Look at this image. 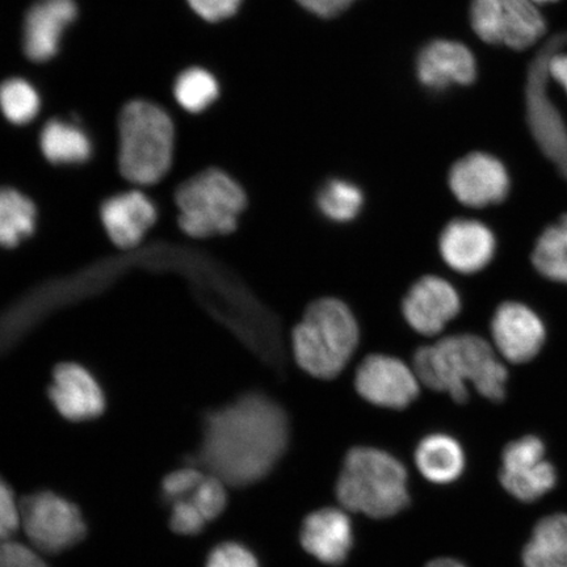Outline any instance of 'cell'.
Here are the masks:
<instances>
[{"instance_id": "obj_1", "label": "cell", "mask_w": 567, "mask_h": 567, "mask_svg": "<svg viewBox=\"0 0 567 567\" xmlns=\"http://www.w3.org/2000/svg\"><path fill=\"white\" fill-rule=\"evenodd\" d=\"M288 439L286 411L264 394H247L205 416L197 463L225 485H252L272 471Z\"/></svg>"}, {"instance_id": "obj_2", "label": "cell", "mask_w": 567, "mask_h": 567, "mask_svg": "<svg viewBox=\"0 0 567 567\" xmlns=\"http://www.w3.org/2000/svg\"><path fill=\"white\" fill-rule=\"evenodd\" d=\"M413 368L422 385L458 405L471 400V389L487 402L502 403L512 378V367L496 353L491 339L473 331H458L421 347Z\"/></svg>"}, {"instance_id": "obj_3", "label": "cell", "mask_w": 567, "mask_h": 567, "mask_svg": "<svg viewBox=\"0 0 567 567\" xmlns=\"http://www.w3.org/2000/svg\"><path fill=\"white\" fill-rule=\"evenodd\" d=\"M290 340L296 363L305 373L332 380L344 371L357 352L358 319L342 300L322 297L305 310Z\"/></svg>"}, {"instance_id": "obj_4", "label": "cell", "mask_w": 567, "mask_h": 567, "mask_svg": "<svg viewBox=\"0 0 567 567\" xmlns=\"http://www.w3.org/2000/svg\"><path fill=\"white\" fill-rule=\"evenodd\" d=\"M337 496L350 512L386 519L409 506L408 471L401 461L370 446L347 453Z\"/></svg>"}, {"instance_id": "obj_5", "label": "cell", "mask_w": 567, "mask_h": 567, "mask_svg": "<svg viewBox=\"0 0 567 567\" xmlns=\"http://www.w3.org/2000/svg\"><path fill=\"white\" fill-rule=\"evenodd\" d=\"M118 130L122 174L141 186L158 183L172 167L175 140L172 117L157 104L134 101L120 113Z\"/></svg>"}, {"instance_id": "obj_6", "label": "cell", "mask_w": 567, "mask_h": 567, "mask_svg": "<svg viewBox=\"0 0 567 567\" xmlns=\"http://www.w3.org/2000/svg\"><path fill=\"white\" fill-rule=\"evenodd\" d=\"M247 202L239 183L221 169L209 168L177 189L181 228L195 238L226 236L237 229Z\"/></svg>"}, {"instance_id": "obj_7", "label": "cell", "mask_w": 567, "mask_h": 567, "mask_svg": "<svg viewBox=\"0 0 567 567\" xmlns=\"http://www.w3.org/2000/svg\"><path fill=\"white\" fill-rule=\"evenodd\" d=\"M471 24L482 41L514 51L534 47L547 21L532 0H472Z\"/></svg>"}, {"instance_id": "obj_8", "label": "cell", "mask_w": 567, "mask_h": 567, "mask_svg": "<svg viewBox=\"0 0 567 567\" xmlns=\"http://www.w3.org/2000/svg\"><path fill=\"white\" fill-rule=\"evenodd\" d=\"M20 522L34 548L45 553L73 548L86 536L80 508L52 492L24 496L20 502Z\"/></svg>"}, {"instance_id": "obj_9", "label": "cell", "mask_w": 567, "mask_h": 567, "mask_svg": "<svg viewBox=\"0 0 567 567\" xmlns=\"http://www.w3.org/2000/svg\"><path fill=\"white\" fill-rule=\"evenodd\" d=\"M446 182L461 208L478 213L498 208L513 189L506 163L486 152H473L453 163Z\"/></svg>"}, {"instance_id": "obj_10", "label": "cell", "mask_w": 567, "mask_h": 567, "mask_svg": "<svg viewBox=\"0 0 567 567\" xmlns=\"http://www.w3.org/2000/svg\"><path fill=\"white\" fill-rule=\"evenodd\" d=\"M487 338L508 367H522L540 357L547 344L548 329L543 317L528 303L508 300L494 310Z\"/></svg>"}, {"instance_id": "obj_11", "label": "cell", "mask_w": 567, "mask_h": 567, "mask_svg": "<svg viewBox=\"0 0 567 567\" xmlns=\"http://www.w3.org/2000/svg\"><path fill=\"white\" fill-rule=\"evenodd\" d=\"M437 247L451 271L472 278L493 265L498 254V237L485 219L460 216L444 225Z\"/></svg>"}, {"instance_id": "obj_12", "label": "cell", "mask_w": 567, "mask_h": 567, "mask_svg": "<svg viewBox=\"0 0 567 567\" xmlns=\"http://www.w3.org/2000/svg\"><path fill=\"white\" fill-rule=\"evenodd\" d=\"M421 385L413 367L385 353L367 357L354 374L361 399L384 409L409 408L420 396Z\"/></svg>"}, {"instance_id": "obj_13", "label": "cell", "mask_w": 567, "mask_h": 567, "mask_svg": "<svg viewBox=\"0 0 567 567\" xmlns=\"http://www.w3.org/2000/svg\"><path fill=\"white\" fill-rule=\"evenodd\" d=\"M464 300L450 280L437 275L417 279L402 300V316L416 334L435 338L463 315Z\"/></svg>"}, {"instance_id": "obj_14", "label": "cell", "mask_w": 567, "mask_h": 567, "mask_svg": "<svg viewBox=\"0 0 567 567\" xmlns=\"http://www.w3.org/2000/svg\"><path fill=\"white\" fill-rule=\"evenodd\" d=\"M499 480L514 498L535 502L556 486L557 473L540 437L527 435L507 444L502 455Z\"/></svg>"}, {"instance_id": "obj_15", "label": "cell", "mask_w": 567, "mask_h": 567, "mask_svg": "<svg viewBox=\"0 0 567 567\" xmlns=\"http://www.w3.org/2000/svg\"><path fill=\"white\" fill-rule=\"evenodd\" d=\"M416 74L423 86L442 91L470 86L477 78V62L471 49L457 41L436 40L417 56Z\"/></svg>"}, {"instance_id": "obj_16", "label": "cell", "mask_w": 567, "mask_h": 567, "mask_svg": "<svg viewBox=\"0 0 567 567\" xmlns=\"http://www.w3.org/2000/svg\"><path fill=\"white\" fill-rule=\"evenodd\" d=\"M74 0H39L28 11L23 45L28 59L45 62L59 53L66 28L76 18Z\"/></svg>"}, {"instance_id": "obj_17", "label": "cell", "mask_w": 567, "mask_h": 567, "mask_svg": "<svg viewBox=\"0 0 567 567\" xmlns=\"http://www.w3.org/2000/svg\"><path fill=\"white\" fill-rule=\"evenodd\" d=\"M49 393L55 409L69 421L94 420L104 411L101 386L87 370L76 364L56 368Z\"/></svg>"}, {"instance_id": "obj_18", "label": "cell", "mask_w": 567, "mask_h": 567, "mask_svg": "<svg viewBox=\"0 0 567 567\" xmlns=\"http://www.w3.org/2000/svg\"><path fill=\"white\" fill-rule=\"evenodd\" d=\"M300 538L302 548L311 556L337 566L346 561L352 548V523L340 509H318L305 519Z\"/></svg>"}, {"instance_id": "obj_19", "label": "cell", "mask_w": 567, "mask_h": 567, "mask_svg": "<svg viewBox=\"0 0 567 567\" xmlns=\"http://www.w3.org/2000/svg\"><path fill=\"white\" fill-rule=\"evenodd\" d=\"M157 219V209L145 194L131 190L113 196L102 208V221L109 236L120 247L141 243Z\"/></svg>"}, {"instance_id": "obj_20", "label": "cell", "mask_w": 567, "mask_h": 567, "mask_svg": "<svg viewBox=\"0 0 567 567\" xmlns=\"http://www.w3.org/2000/svg\"><path fill=\"white\" fill-rule=\"evenodd\" d=\"M415 463L423 476L434 484H451L464 472V450L450 435L432 434L417 444Z\"/></svg>"}, {"instance_id": "obj_21", "label": "cell", "mask_w": 567, "mask_h": 567, "mask_svg": "<svg viewBox=\"0 0 567 567\" xmlns=\"http://www.w3.org/2000/svg\"><path fill=\"white\" fill-rule=\"evenodd\" d=\"M524 567H567V514H553L536 524L523 550Z\"/></svg>"}, {"instance_id": "obj_22", "label": "cell", "mask_w": 567, "mask_h": 567, "mask_svg": "<svg viewBox=\"0 0 567 567\" xmlns=\"http://www.w3.org/2000/svg\"><path fill=\"white\" fill-rule=\"evenodd\" d=\"M530 264L543 279L567 287V212L538 236Z\"/></svg>"}, {"instance_id": "obj_23", "label": "cell", "mask_w": 567, "mask_h": 567, "mask_svg": "<svg viewBox=\"0 0 567 567\" xmlns=\"http://www.w3.org/2000/svg\"><path fill=\"white\" fill-rule=\"evenodd\" d=\"M41 151L55 165H78L90 159L91 140L80 126L52 120L41 132Z\"/></svg>"}, {"instance_id": "obj_24", "label": "cell", "mask_w": 567, "mask_h": 567, "mask_svg": "<svg viewBox=\"0 0 567 567\" xmlns=\"http://www.w3.org/2000/svg\"><path fill=\"white\" fill-rule=\"evenodd\" d=\"M365 197L357 184L334 177L318 190L316 204L329 221L347 224L357 219L363 210Z\"/></svg>"}, {"instance_id": "obj_25", "label": "cell", "mask_w": 567, "mask_h": 567, "mask_svg": "<svg viewBox=\"0 0 567 567\" xmlns=\"http://www.w3.org/2000/svg\"><path fill=\"white\" fill-rule=\"evenodd\" d=\"M35 208L30 198L16 189H0V246L13 247L31 236Z\"/></svg>"}, {"instance_id": "obj_26", "label": "cell", "mask_w": 567, "mask_h": 567, "mask_svg": "<svg viewBox=\"0 0 567 567\" xmlns=\"http://www.w3.org/2000/svg\"><path fill=\"white\" fill-rule=\"evenodd\" d=\"M174 94L184 110L198 113L207 110L216 101L219 87L216 78L209 71L193 68L177 76Z\"/></svg>"}, {"instance_id": "obj_27", "label": "cell", "mask_w": 567, "mask_h": 567, "mask_svg": "<svg viewBox=\"0 0 567 567\" xmlns=\"http://www.w3.org/2000/svg\"><path fill=\"white\" fill-rule=\"evenodd\" d=\"M40 106V96L31 83L12 78L0 84V110L12 124L31 123L39 115Z\"/></svg>"}, {"instance_id": "obj_28", "label": "cell", "mask_w": 567, "mask_h": 567, "mask_svg": "<svg viewBox=\"0 0 567 567\" xmlns=\"http://www.w3.org/2000/svg\"><path fill=\"white\" fill-rule=\"evenodd\" d=\"M193 501L207 522L215 520L224 513L228 505V495H226L225 484L221 480L205 474L195 492L188 496Z\"/></svg>"}, {"instance_id": "obj_29", "label": "cell", "mask_w": 567, "mask_h": 567, "mask_svg": "<svg viewBox=\"0 0 567 567\" xmlns=\"http://www.w3.org/2000/svg\"><path fill=\"white\" fill-rule=\"evenodd\" d=\"M204 476L205 474L194 466L183 467V470L169 473L162 482L163 499L168 505H173L176 501L188 498Z\"/></svg>"}, {"instance_id": "obj_30", "label": "cell", "mask_w": 567, "mask_h": 567, "mask_svg": "<svg viewBox=\"0 0 567 567\" xmlns=\"http://www.w3.org/2000/svg\"><path fill=\"white\" fill-rule=\"evenodd\" d=\"M172 519L169 527L176 534L184 536H195L204 529L207 519L200 513L193 501L189 498L179 499L173 503Z\"/></svg>"}, {"instance_id": "obj_31", "label": "cell", "mask_w": 567, "mask_h": 567, "mask_svg": "<svg viewBox=\"0 0 567 567\" xmlns=\"http://www.w3.org/2000/svg\"><path fill=\"white\" fill-rule=\"evenodd\" d=\"M207 567H260L257 557L245 545L224 543L210 551Z\"/></svg>"}, {"instance_id": "obj_32", "label": "cell", "mask_w": 567, "mask_h": 567, "mask_svg": "<svg viewBox=\"0 0 567 567\" xmlns=\"http://www.w3.org/2000/svg\"><path fill=\"white\" fill-rule=\"evenodd\" d=\"M20 526V503L9 484L0 478V543L11 540Z\"/></svg>"}, {"instance_id": "obj_33", "label": "cell", "mask_w": 567, "mask_h": 567, "mask_svg": "<svg viewBox=\"0 0 567 567\" xmlns=\"http://www.w3.org/2000/svg\"><path fill=\"white\" fill-rule=\"evenodd\" d=\"M0 567H48L38 553L25 545L6 540L0 543Z\"/></svg>"}, {"instance_id": "obj_34", "label": "cell", "mask_w": 567, "mask_h": 567, "mask_svg": "<svg viewBox=\"0 0 567 567\" xmlns=\"http://www.w3.org/2000/svg\"><path fill=\"white\" fill-rule=\"evenodd\" d=\"M243 0H188V4L204 20L221 21L234 16Z\"/></svg>"}, {"instance_id": "obj_35", "label": "cell", "mask_w": 567, "mask_h": 567, "mask_svg": "<svg viewBox=\"0 0 567 567\" xmlns=\"http://www.w3.org/2000/svg\"><path fill=\"white\" fill-rule=\"evenodd\" d=\"M297 2L319 18H334L349 9L354 0H297Z\"/></svg>"}, {"instance_id": "obj_36", "label": "cell", "mask_w": 567, "mask_h": 567, "mask_svg": "<svg viewBox=\"0 0 567 567\" xmlns=\"http://www.w3.org/2000/svg\"><path fill=\"white\" fill-rule=\"evenodd\" d=\"M549 76L561 86L567 94V55L557 53L549 62Z\"/></svg>"}, {"instance_id": "obj_37", "label": "cell", "mask_w": 567, "mask_h": 567, "mask_svg": "<svg viewBox=\"0 0 567 567\" xmlns=\"http://www.w3.org/2000/svg\"><path fill=\"white\" fill-rule=\"evenodd\" d=\"M425 567H465L463 564L453 558H437Z\"/></svg>"}, {"instance_id": "obj_38", "label": "cell", "mask_w": 567, "mask_h": 567, "mask_svg": "<svg viewBox=\"0 0 567 567\" xmlns=\"http://www.w3.org/2000/svg\"><path fill=\"white\" fill-rule=\"evenodd\" d=\"M534 3H551L557 2V0H532Z\"/></svg>"}]
</instances>
